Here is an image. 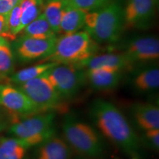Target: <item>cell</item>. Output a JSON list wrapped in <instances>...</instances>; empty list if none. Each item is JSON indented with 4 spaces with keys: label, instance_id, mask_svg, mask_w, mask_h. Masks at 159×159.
<instances>
[{
    "label": "cell",
    "instance_id": "cell-13",
    "mask_svg": "<svg viewBox=\"0 0 159 159\" xmlns=\"http://www.w3.org/2000/svg\"><path fill=\"white\" fill-rule=\"evenodd\" d=\"M72 150L65 139L53 136L38 145L34 159H71Z\"/></svg>",
    "mask_w": 159,
    "mask_h": 159
},
{
    "label": "cell",
    "instance_id": "cell-17",
    "mask_svg": "<svg viewBox=\"0 0 159 159\" xmlns=\"http://www.w3.org/2000/svg\"><path fill=\"white\" fill-rule=\"evenodd\" d=\"M133 85L139 92H151L159 87V69L158 67L147 68L139 71L133 79Z\"/></svg>",
    "mask_w": 159,
    "mask_h": 159
},
{
    "label": "cell",
    "instance_id": "cell-3",
    "mask_svg": "<svg viewBox=\"0 0 159 159\" xmlns=\"http://www.w3.org/2000/svg\"><path fill=\"white\" fill-rule=\"evenodd\" d=\"M97 49V42L86 31H78L57 37L53 51L42 61L78 66L94 55Z\"/></svg>",
    "mask_w": 159,
    "mask_h": 159
},
{
    "label": "cell",
    "instance_id": "cell-25",
    "mask_svg": "<svg viewBox=\"0 0 159 159\" xmlns=\"http://www.w3.org/2000/svg\"><path fill=\"white\" fill-rule=\"evenodd\" d=\"M145 138L150 146L158 151L159 149V129H152L144 131Z\"/></svg>",
    "mask_w": 159,
    "mask_h": 159
},
{
    "label": "cell",
    "instance_id": "cell-15",
    "mask_svg": "<svg viewBox=\"0 0 159 159\" xmlns=\"http://www.w3.org/2000/svg\"><path fill=\"white\" fill-rule=\"evenodd\" d=\"M132 114L137 125L144 131L159 129V108L151 103H137L132 107Z\"/></svg>",
    "mask_w": 159,
    "mask_h": 159
},
{
    "label": "cell",
    "instance_id": "cell-22",
    "mask_svg": "<svg viewBox=\"0 0 159 159\" xmlns=\"http://www.w3.org/2000/svg\"><path fill=\"white\" fill-rule=\"evenodd\" d=\"M43 6L38 0H21V23L19 33H21L26 26L34 21L41 14V7Z\"/></svg>",
    "mask_w": 159,
    "mask_h": 159
},
{
    "label": "cell",
    "instance_id": "cell-29",
    "mask_svg": "<svg viewBox=\"0 0 159 159\" xmlns=\"http://www.w3.org/2000/svg\"><path fill=\"white\" fill-rule=\"evenodd\" d=\"M7 43H8L7 42V41L5 39H4V38L0 36V47H2V46L5 45V44H7Z\"/></svg>",
    "mask_w": 159,
    "mask_h": 159
},
{
    "label": "cell",
    "instance_id": "cell-31",
    "mask_svg": "<svg viewBox=\"0 0 159 159\" xmlns=\"http://www.w3.org/2000/svg\"><path fill=\"white\" fill-rule=\"evenodd\" d=\"M116 159H119V158H116ZM132 159H138V158H137L136 157H134V158H133Z\"/></svg>",
    "mask_w": 159,
    "mask_h": 159
},
{
    "label": "cell",
    "instance_id": "cell-6",
    "mask_svg": "<svg viewBox=\"0 0 159 159\" xmlns=\"http://www.w3.org/2000/svg\"><path fill=\"white\" fill-rule=\"evenodd\" d=\"M19 89L31 99L41 113L52 112L62 106L63 98L47 78L46 72L22 83Z\"/></svg>",
    "mask_w": 159,
    "mask_h": 159
},
{
    "label": "cell",
    "instance_id": "cell-2",
    "mask_svg": "<svg viewBox=\"0 0 159 159\" xmlns=\"http://www.w3.org/2000/svg\"><path fill=\"white\" fill-rule=\"evenodd\" d=\"M84 27L95 42H116L124 28V7L122 1H108L98 11L87 12Z\"/></svg>",
    "mask_w": 159,
    "mask_h": 159
},
{
    "label": "cell",
    "instance_id": "cell-4",
    "mask_svg": "<svg viewBox=\"0 0 159 159\" xmlns=\"http://www.w3.org/2000/svg\"><path fill=\"white\" fill-rule=\"evenodd\" d=\"M63 132L65 141L77 153L89 158L102 155L104 149L102 139L89 125L67 116L63 123Z\"/></svg>",
    "mask_w": 159,
    "mask_h": 159
},
{
    "label": "cell",
    "instance_id": "cell-1",
    "mask_svg": "<svg viewBox=\"0 0 159 159\" xmlns=\"http://www.w3.org/2000/svg\"><path fill=\"white\" fill-rule=\"evenodd\" d=\"M89 113L101 134L110 142L127 154L134 156L139 152V137L116 105L97 99L91 103Z\"/></svg>",
    "mask_w": 159,
    "mask_h": 159
},
{
    "label": "cell",
    "instance_id": "cell-9",
    "mask_svg": "<svg viewBox=\"0 0 159 159\" xmlns=\"http://www.w3.org/2000/svg\"><path fill=\"white\" fill-rule=\"evenodd\" d=\"M124 55L132 64L158 61L159 58L158 39L152 36L134 38L125 45Z\"/></svg>",
    "mask_w": 159,
    "mask_h": 159
},
{
    "label": "cell",
    "instance_id": "cell-19",
    "mask_svg": "<svg viewBox=\"0 0 159 159\" xmlns=\"http://www.w3.org/2000/svg\"><path fill=\"white\" fill-rule=\"evenodd\" d=\"M21 32L23 33L22 35L35 39H49L56 36L43 13H41Z\"/></svg>",
    "mask_w": 159,
    "mask_h": 159
},
{
    "label": "cell",
    "instance_id": "cell-28",
    "mask_svg": "<svg viewBox=\"0 0 159 159\" xmlns=\"http://www.w3.org/2000/svg\"><path fill=\"white\" fill-rule=\"evenodd\" d=\"M6 126H7V122L3 118V116L0 114V132L6 128Z\"/></svg>",
    "mask_w": 159,
    "mask_h": 159
},
{
    "label": "cell",
    "instance_id": "cell-12",
    "mask_svg": "<svg viewBox=\"0 0 159 159\" xmlns=\"http://www.w3.org/2000/svg\"><path fill=\"white\" fill-rule=\"evenodd\" d=\"M86 81L97 91H109L116 88L122 79V71L113 69H90L85 71Z\"/></svg>",
    "mask_w": 159,
    "mask_h": 159
},
{
    "label": "cell",
    "instance_id": "cell-20",
    "mask_svg": "<svg viewBox=\"0 0 159 159\" xmlns=\"http://www.w3.org/2000/svg\"><path fill=\"white\" fill-rule=\"evenodd\" d=\"M57 63L52 62H43L40 64L27 67L17 71L13 76L11 77V81L16 84L21 85L22 83L27 82L32 79H34L47 71L49 69L54 66Z\"/></svg>",
    "mask_w": 159,
    "mask_h": 159
},
{
    "label": "cell",
    "instance_id": "cell-10",
    "mask_svg": "<svg viewBox=\"0 0 159 159\" xmlns=\"http://www.w3.org/2000/svg\"><path fill=\"white\" fill-rule=\"evenodd\" d=\"M0 105L18 115L41 113L23 91L9 84H0Z\"/></svg>",
    "mask_w": 159,
    "mask_h": 159
},
{
    "label": "cell",
    "instance_id": "cell-18",
    "mask_svg": "<svg viewBox=\"0 0 159 159\" xmlns=\"http://www.w3.org/2000/svg\"><path fill=\"white\" fill-rule=\"evenodd\" d=\"M27 149L19 139L2 138L0 139V159H24Z\"/></svg>",
    "mask_w": 159,
    "mask_h": 159
},
{
    "label": "cell",
    "instance_id": "cell-23",
    "mask_svg": "<svg viewBox=\"0 0 159 159\" xmlns=\"http://www.w3.org/2000/svg\"><path fill=\"white\" fill-rule=\"evenodd\" d=\"M13 53L8 43L0 47V78L7 77L13 69Z\"/></svg>",
    "mask_w": 159,
    "mask_h": 159
},
{
    "label": "cell",
    "instance_id": "cell-7",
    "mask_svg": "<svg viewBox=\"0 0 159 159\" xmlns=\"http://www.w3.org/2000/svg\"><path fill=\"white\" fill-rule=\"evenodd\" d=\"M46 75L63 99L75 96L86 81L85 71L73 65L56 64Z\"/></svg>",
    "mask_w": 159,
    "mask_h": 159
},
{
    "label": "cell",
    "instance_id": "cell-14",
    "mask_svg": "<svg viewBox=\"0 0 159 159\" xmlns=\"http://www.w3.org/2000/svg\"><path fill=\"white\" fill-rule=\"evenodd\" d=\"M133 64L124 54L108 53L99 55H93L86 61L81 63L79 68L90 69H113L122 71L132 66Z\"/></svg>",
    "mask_w": 159,
    "mask_h": 159
},
{
    "label": "cell",
    "instance_id": "cell-11",
    "mask_svg": "<svg viewBox=\"0 0 159 159\" xmlns=\"http://www.w3.org/2000/svg\"><path fill=\"white\" fill-rule=\"evenodd\" d=\"M57 36L49 39H35L22 35L18 40L16 49L18 56L23 61L40 59L43 61L54 49Z\"/></svg>",
    "mask_w": 159,
    "mask_h": 159
},
{
    "label": "cell",
    "instance_id": "cell-16",
    "mask_svg": "<svg viewBox=\"0 0 159 159\" xmlns=\"http://www.w3.org/2000/svg\"><path fill=\"white\" fill-rule=\"evenodd\" d=\"M85 14L86 12L63 5L60 33L69 35L78 32L84 27Z\"/></svg>",
    "mask_w": 159,
    "mask_h": 159
},
{
    "label": "cell",
    "instance_id": "cell-30",
    "mask_svg": "<svg viewBox=\"0 0 159 159\" xmlns=\"http://www.w3.org/2000/svg\"><path fill=\"white\" fill-rule=\"evenodd\" d=\"M38 1H39L41 5H44V3L49 2H52V1H55V0H38Z\"/></svg>",
    "mask_w": 159,
    "mask_h": 159
},
{
    "label": "cell",
    "instance_id": "cell-8",
    "mask_svg": "<svg viewBox=\"0 0 159 159\" xmlns=\"http://www.w3.org/2000/svg\"><path fill=\"white\" fill-rule=\"evenodd\" d=\"M157 0H127L124 8V27L144 28L155 15Z\"/></svg>",
    "mask_w": 159,
    "mask_h": 159
},
{
    "label": "cell",
    "instance_id": "cell-5",
    "mask_svg": "<svg viewBox=\"0 0 159 159\" xmlns=\"http://www.w3.org/2000/svg\"><path fill=\"white\" fill-rule=\"evenodd\" d=\"M54 121L55 114L52 112L39 113L14 123L10 131L29 148L38 146L55 136Z\"/></svg>",
    "mask_w": 159,
    "mask_h": 159
},
{
    "label": "cell",
    "instance_id": "cell-21",
    "mask_svg": "<svg viewBox=\"0 0 159 159\" xmlns=\"http://www.w3.org/2000/svg\"><path fill=\"white\" fill-rule=\"evenodd\" d=\"M43 13L46 19L55 34L60 33V24L63 9L62 0H55L43 5Z\"/></svg>",
    "mask_w": 159,
    "mask_h": 159
},
{
    "label": "cell",
    "instance_id": "cell-26",
    "mask_svg": "<svg viewBox=\"0 0 159 159\" xmlns=\"http://www.w3.org/2000/svg\"><path fill=\"white\" fill-rule=\"evenodd\" d=\"M21 2V0H0V14H8L11 10Z\"/></svg>",
    "mask_w": 159,
    "mask_h": 159
},
{
    "label": "cell",
    "instance_id": "cell-27",
    "mask_svg": "<svg viewBox=\"0 0 159 159\" xmlns=\"http://www.w3.org/2000/svg\"><path fill=\"white\" fill-rule=\"evenodd\" d=\"M6 18L7 15L0 14V36L4 38L6 27Z\"/></svg>",
    "mask_w": 159,
    "mask_h": 159
},
{
    "label": "cell",
    "instance_id": "cell-24",
    "mask_svg": "<svg viewBox=\"0 0 159 159\" xmlns=\"http://www.w3.org/2000/svg\"><path fill=\"white\" fill-rule=\"evenodd\" d=\"M64 5L80 9L85 12L93 11L102 7L108 0H62Z\"/></svg>",
    "mask_w": 159,
    "mask_h": 159
}]
</instances>
